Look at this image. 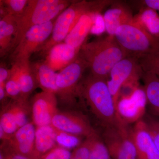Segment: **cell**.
<instances>
[{
  "label": "cell",
  "instance_id": "cell-8",
  "mask_svg": "<svg viewBox=\"0 0 159 159\" xmlns=\"http://www.w3.org/2000/svg\"><path fill=\"white\" fill-rule=\"evenodd\" d=\"M142 72L138 58L131 56L124 57L112 69L107 82L116 108L122 87L127 83L136 80L139 73Z\"/></svg>",
  "mask_w": 159,
  "mask_h": 159
},
{
  "label": "cell",
  "instance_id": "cell-21",
  "mask_svg": "<svg viewBox=\"0 0 159 159\" xmlns=\"http://www.w3.org/2000/svg\"><path fill=\"white\" fill-rule=\"evenodd\" d=\"M144 91L152 112L159 118V77L150 72H143Z\"/></svg>",
  "mask_w": 159,
  "mask_h": 159
},
{
  "label": "cell",
  "instance_id": "cell-17",
  "mask_svg": "<svg viewBox=\"0 0 159 159\" xmlns=\"http://www.w3.org/2000/svg\"><path fill=\"white\" fill-rule=\"evenodd\" d=\"M101 11L93 10L83 15L64 42L80 51L93 25L95 18Z\"/></svg>",
  "mask_w": 159,
  "mask_h": 159
},
{
  "label": "cell",
  "instance_id": "cell-28",
  "mask_svg": "<svg viewBox=\"0 0 159 159\" xmlns=\"http://www.w3.org/2000/svg\"><path fill=\"white\" fill-rule=\"evenodd\" d=\"M55 129L57 133L56 141L60 146L66 148H72L77 147L81 144L79 136Z\"/></svg>",
  "mask_w": 159,
  "mask_h": 159
},
{
  "label": "cell",
  "instance_id": "cell-19",
  "mask_svg": "<svg viewBox=\"0 0 159 159\" xmlns=\"http://www.w3.org/2000/svg\"><path fill=\"white\" fill-rule=\"evenodd\" d=\"M37 86L43 91L53 93L57 96L58 89L56 84L57 73L51 69L44 61L31 64Z\"/></svg>",
  "mask_w": 159,
  "mask_h": 159
},
{
  "label": "cell",
  "instance_id": "cell-18",
  "mask_svg": "<svg viewBox=\"0 0 159 159\" xmlns=\"http://www.w3.org/2000/svg\"><path fill=\"white\" fill-rule=\"evenodd\" d=\"M56 136V129L51 125L36 127L34 159H40L43 156L57 146Z\"/></svg>",
  "mask_w": 159,
  "mask_h": 159
},
{
  "label": "cell",
  "instance_id": "cell-23",
  "mask_svg": "<svg viewBox=\"0 0 159 159\" xmlns=\"http://www.w3.org/2000/svg\"><path fill=\"white\" fill-rule=\"evenodd\" d=\"M14 63L17 64L18 66L21 98L28 100L29 96L37 87L36 80L31 69V63L29 60Z\"/></svg>",
  "mask_w": 159,
  "mask_h": 159
},
{
  "label": "cell",
  "instance_id": "cell-32",
  "mask_svg": "<svg viewBox=\"0 0 159 159\" xmlns=\"http://www.w3.org/2000/svg\"><path fill=\"white\" fill-rule=\"evenodd\" d=\"M10 74V69L2 64L0 66V89H5V85Z\"/></svg>",
  "mask_w": 159,
  "mask_h": 159
},
{
  "label": "cell",
  "instance_id": "cell-5",
  "mask_svg": "<svg viewBox=\"0 0 159 159\" xmlns=\"http://www.w3.org/2000/svg\"><path fill=\"white\" fill-rule=\"evenodd\" d=\"M115 38L127 56L139 57L159 51V39L135 20L120 26Z\"/></svg>",
  "mask_w": 159,
  "mask_h": 159
},
{
  "label": "cell",
  "instance_id": "cell-15",
  "mask_svg": "<svg viewBox=\"0 0 159 159\" xmlns=\"http://www.w3.org/2000/svg\"><path fill=\"white\" fill-rule=\"evenodd\" d=\"M138 159H159V151L148 132L145 121L141 119L129 130Z\"/></svg>",
  "mask_w": 159,
  "mask_h": 159
},
{
  "label": "cell",
  "instance_id": "cell-24",
  "mask_svg": "<svg viewBox=\"0 0 159 159\" xmlns=\"http://www.w3.org/2000/svg\"><path fill=\"white\" fill-rule=\"evenodd\" d=\"M5 89L7 97L11 99H17L21 98L18 66L16 63H12L10 69V76L6 81Z\"/></svg>",
  "mask_w": 159,
  "mask_h": 159
},
{
  "label": "cell",
  "instance_id": "cell-1",
  "mask_svg": "<svg viewBox=\"0 0 159 159\" xmlns=\"http://www.w3.org/2000/svg\"><path fill=\"white\" fill-rule=\"evenodd\" d=\"M77 96L79 102L88 107L104 128H127L118 118L113 99L105 80L91 74L82 78L77 87Z\"/></svg>",
  "mask_w": 159,
  "mask_h": 159
},
{
  "label": "cell",
  "instance_id": "cell-20",
  "mask_svg": "<svg viewBox=\"0 0 159 159\" xmlns=\"http://www.w3.org/2000/svg\"><path fill=\"white\" fill-rule=\"evenodd\" d=\"M134 20L131 13L122 6L108 9L103 16L104 25L108 35H115L117 29Z\"/></svg>",
  "mask_w": 159,
  "mask_h": 159
},
{
  "label": "cell",
  "instance_id": "cell-3",
  "mask_svg": "<svg viewBox=\"0 0 159 159\" xmlns=\"http://www.w3.org/2000/svg\"><path fill=\"white\" fill-rule=\"evenodd\" d=\"M74 2L70 0H29L22 14L16 16V30L11 49L15 48L30 28L51 21Z\"/></svg>",
  "mask_w": 159,
  "mask_h": 159
},
{
  "label": "cell",
  "instance_id": "cell-2",
  "mask_svg": "<svg viewBox=\"0 0 159 159\" xmlns=\"http://www.w3.org/2000/svg\"><path fill=\"white\" fill-rule=\"evenodd\" d=\"M79 55L86 63L92 75L107 81L114 66L127 57L115 36L110 35L85 43Z\"/></svg>",
  "mask_w": 159,
  "mask_h": 159
},
{
  "label": "cell",
  "instance_id": "cell-29",
  "mask_svg": "<svg viewBox=\"0 0 159 159\" xmlns=\"http://www.w3.org/2000/svg\"><path fill=\"white\" fill-rule=\"evenodd\" d=\"M93 137L86 138L85 141L76 147L72 152L70 159H89L92 139Z\"/></svg>",
  "mask_w": 159,
  "mask_h": 159
},
{
  "label": "cell",
  "instance_id": "cell-12",
  "mask_svg": "<svg viewBox=\"0 0 159 159\" xmlns=\"http://www.w3.org/2000/svg\"><path fill=\"white\" fill-rule=\"evenodd\" d=\"M136 90L130 96L119 98L116 106L118 118L125 125L139 122L144 116L147 102L144 90Z\"/></svg>",
  "mask_w": 159,
  "mask_h": 159
},
{
  "label": "cell",
  "instance_id": "cell-14",
  "mask_svg": "<svg viewBox=\"0 0 159 159\" xmlns=\"http://www.w3.org/2000/svg\"><path fill=\"white\" fill-rule=\"evenodd\" d=\"M35 129L33 122H28L19 129L9 139L3 141L1 147L34 159Z\"/></svg>",
  "mask_w": 159,
  "mask_h": 159
},
{
  "label": "cell",
  "instance_id": "cell-31",
  "mask_svg": "<svg viewBox=\"0 0 159 159\" xmlns=\"http://www.w3.org/2000/svg\"><path fill=\"white\" fill-rule=\"evenodd\" d=\"M145 121L147 129L159 151V119L149 117Z\"/></svg>",
  "mask_w": 159,
  "mask_h": 159
},
{
  "label": "cell",
  "instance_id": "cell-16",
  "mask_svg": "<svg viewBox=\"0 0 159 159\" xmlns=\"http://www.w3.org/2000/svg\"><path fill=\"white\" fill-rule=\"evenodd\" d=\"M79 52V50L63 42L49 50L44 61L56 72L61 70L74 61L78 57Z\"/></svg>",
  "mask_w": 159,
  "mask_h": 159
},
{
  "label": "cell",
  "instance_id": "cell-9",
  "mask_svg": "<svg viewBox=\"0 0 159 159\" xmlns=\"http://www.w3.org/2000/svg\"><path fill=\"white\" fill-rule=\"evenodd\" d=\"M102 139L112 159H138L136 150L128 128L106 127Z\"/></svg>",
  "mask_w": 159,
  "mask_h": 159
},
{
  "label": "cell",
  "instance_id": "cell-30",
  "mask_svg": "<svg viewBox=\"0 0 159 159\" xmlns=\"http://www.w3.org/2000/svg\"><path fill=\"white\" fill-rule=\"evenodd\" d=\"M72 153L67 149L57 145L40 159H70Z\"/></svg>",
  "mask_w": 159,
  "mask_h": 159
},
{
  "label": "cell",
  "instance_id": "cell-22",
  "mask_svg": "<svg viewBox=\"0 0 159 159\" xmlns=\"http://www.w3.org/2000/svg\"><path fill=\"white\" fill-rule=\"evenodd\" d=\"M16 30V16L6 15L0 20V54L1 56L11 49Z\"/></svg>",
  "mask_w": 159,
  "mask_h": 159
},
{
  "label": "cell",
  "instance_id": "cell-35",
  "mask_svg": "<svg viewBox=\"0 0 159 159\" xmlns=\"http://www.w3.org/2000/svg\"><path fill=\"white\" fill-rule=\"evenodd\" d=\"M0 159H4V158H3V155L2 154V153H0Z\"/></svg>",
  "mask_w": 159,
  "mask_h": 159
},
{
  "label": "cell",
  "instance_id": "cell-10",
  "mask_svg": "<svg viewBox=\"0 0 159 159\" xmlns=\"http://www.w3.org/2000/svg\"><path fill=\"white\" fill-rule=\"evenodd\" d=\"M51 125L54 128L79 137L90 138L98 134L87 117L76 111H58L52 119Z\"/></svg>",
  "mask_w": 159,
  "mask_h": 159
},
{
  "label": "cell",
  "instance_id": "cell-7",
  "mask_svg": "<svg viewBox=\"0 0 159 159\" xmlns=\"http://www.w3.org/2000/svg\"><path fill=\"white\" fill-rule=\"evenodd\" d=\"M54 22L52 20L29 29L11 54L12 62L29 60L31 54L37 52L51 36Z\"/></svg>",
  "mask_w": 159,
  "mask_h": 159
},
{
  "label": "cell",
  "instance_id": "cell-26",
  "mask_svg": "<svg viewBox=\"0 0 159 159\" xmlns=\"http://www.w3.org/2000/svg\"><path fill=\"white\" fill-rule=\"evenodd\" d=\"M89 159H112L108 148L98 134L92 139Z\"/></svg>",
  "mask_w": 159,
  "mask_h": 159
},
{
  "label": "cell",
  "instance_id": "cell-34",
  "mask_svg": "<svg viewBox=\"0 0 159 159\" xmlns=\"http://www.w3.org/2000/svg\"><path fill=\"white\" fill-rule=\"evenodd\" d=\"M143 3L149 9L159 10V0H145Z\"/></svg>",
  "mask_w": 159,
  "mask_h": 159
},
{
  "label": "cell",
  "instance_id": "cell-13",
  "mask_svg": "<svg viewBox=\"0 0 159 159\" xmlns=\"http://www.w3.org/2000/svg\"><path fill=\"white\" fill-rule=\"evenodd\" d=\"M56 94L42 91L32 98L31 112L33 123L36 127L51 125L52 119L58 112Z\"/></svg>",
  "mask_w": 159,
  "mask_h": 159
},
{
  "label": "cell",
  "instance_id": "cell-4",
  "mask_svg": "<svg viewBox=\"0 0 159 159\" xmlns=\"http://www.w3.org/2000/svg\"><path fill=\"white\" fill-rule=\"evenodd\" d=\"M112 1H75L62 11L55 20L51 36L37 52L47 54L54 46L63 42L83 15L93 10L102 11Z\"/></svg>",
  "mask_w": 159,
  "mask_h": 159
},
{
  "label": "cell",
  "instance_id": "cell-33",
  "mask_svg": "<svg viewBox=\"0 0 159 159\" xmlns=\"http://www.w3.org/2000/svg\"><path fill=\"white\" fill-rule=\"evenodd\" d=\"M1 152L3 155L4 159H31L3 147L1 148Z\"/></svg>",
  "mask_w": 159,
  "mask_h": 159
},
{
  "label": "cell",
  "instance_id": "cell-6",
  "mask_svg": "<svg viewBox=\"0 0 159 159\" xmlns=\"http://www.w3.org/2000/svg\"><path fill=\"white\" fill-rule=\"evenodd\" d=\"M88 68L85 61L79 55L77 59L57 73V97L61 102L72 106L77 101V90L83 74Z\"/></svg>",
  "mask_w": 159,
  "mask_h": 159
},
{
  "label": "cell",
  "instance_id": "cell-25",
  "mask_svg": "<svg viewBox=\"0 0 159 159\" xmlns=\"http://www.w3.org/2000/svg\"><path fill=\"white\" fill-rule=\"evenodd\" d=\"M29 0H1V16L6 15L19 16L25 9Z\"/></svg>",
  "mask_w": 159,
  "mask_h": 159
},
{
  "label": "cell",
  "instance_id": "cell-11",
  "mask_svg": "<svg viewBox=\"0 0 159 159\" xmlns=\"http://www.w3.org/2000/svg\"><path fill=\"white\" fill-rule=\"evenodd\" d=\"M31 107L28 100L12 99L3 105L1 112L0 127L6 138L12 135L20 127L28 123V116Z\"/></svg>",
  "mask_w": 159,
  "mask_h": 159
},
{
  "label": "cell",
  "instance_id": "cell-27",
  "mask_svg": "<svg viewBox=\"0 0 159 159\" xmlns=\"http://www.w3.org/2000/svg\"><path fill=\"white\" fill-rule=\"evenodd\" d=\"M143 72H150L159 77V51L138 58Z\"/></svg>",
  "mask_w": 159,
  "mask_h": 159
}]
</instances>
